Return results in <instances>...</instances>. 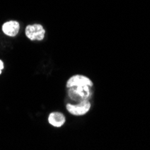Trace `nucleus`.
Returning a JSON list of instances; mask_svg holds the SVG:
<instances>
[{
	"label": "nucleus",
	"mask_w": 150,
	"mask_h": 150,
	"mask_svg": "<svg viewBox=\"0 0 150 150\" xmlns=\"http://www.w3.org/2000/svg\"><path fill=\"white\" fill-rule=\"evenodd\" d=\"M45 29L42 24L34 23L26 26L25 35L30 40H42L45 37Z\"/></svg>",
	"instance_id": "3"
},
{
	"label": "nucleus",
	"mask_w": 150,
	"mask_h": 150,
	"mask_svg": "<svg viewBox=\"0 0 150 150\" xmlns=\"http://www.w3.org/2000/svg\"><path fill=\"white\" fill-rule=\"evenodd\" d=\"M48 122L53 127L60 128L66 123V117L60 112H50L48 117Z\"/></svg>",
	"instance_id": "6"
},
{
	"label": "nucleus",
	"mask_w": 150,
	"mask_h": 150,
	"mask_svg": "<svg viewBox=\"0 0 150 150\" xmlns=\"http://www.w3.org/2000/svg\"><path fill=\"white\" fill-rule=\"evenodd\" d=\"M84 86L93 87V81L88 76L84 75H74L67 79L66 83L67 88H70L73 86Z\"/></svg>",
	"instance_id": "4"
},
{
	"label": "nucleus",
	"mask_w": 150,
	"mask_h": 150,
	"mask_svg": "<svg viewBox=\"0 0 150 150\" xmlns=\"http://www.w3.org/2000/svg\"><path fill=\"white\" fill-rule=\"evenodd\" d=\"M3 69H4V63L2 60H0V75H1Z\"/></svg>",
	"instance_id": "7"
},
{
	"label": "nucleus",
	"mask_w": 150,
	"mask_h": 150,
	"mask_svg": "<svg viewBox=\"0 0 150 150\" xmlns=\"http://www.w3.org/2000/svg\"><path fill=\"white\" fill-rule=\"evenodd\" d=\"M92 103L90 100H84L77 103H67L66 109L70 114L74 116H84L91 110Z\"/></svg>",
	"instance_id": "2"
},
{
	"label": "nucleus",
	"mask_w": 150,
	"mask_h": 150,
	"mask_svg": "<svg viewBox=\"0 0 150 150\" xmlns=\"http://www.w3.org/2000/svg\"><path fill=\"white\" fill-rule=\"evenodd\" d=\"M20 30V24L17 21H8L5 23L2 26L3 33L9 36V37H15L18 34Z\"/></svg>",
	"instance_id": "5"
},
{
	"label": "nucleus",
	"mask_w": 150,
	"mask_h": 150,
	"mask_svg": "<svg viewBox=\"0 0 150 150\" xmlns=\"http://www.w3.org/2000/svg\"><path fill=\"white\" fill-rule=\"evenodd\" d=\"M93 86H73L67 88V96L72 101L75 102H82L84 100H91L93 92Z\"/></svg>",
	"instance_id": "1"
}]
</instances>
